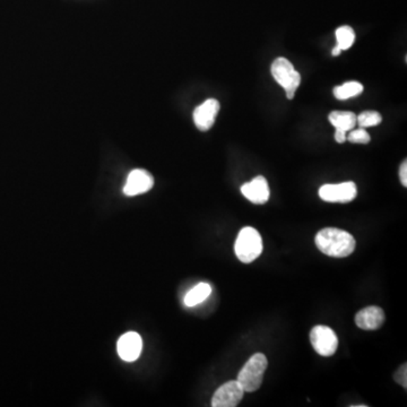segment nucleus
Wrapping results in <instances>:
<instances>
[{"label": "nucleus", "mask_w": 407, "mask_h": 407, "mask_svg": "<svg viewBox=\"0 0 407 407\" xmlns=\"http://www.w3.org/2000/svg\"><path fill=\"white\" fill-rule=\"evenodd\" d=\"M317 248L322 254L334 258L350 256L356 249V239L348 231L336 228H326L316 234Z\"/></svg>", "instance_id": "nucleus-1"}, {"label": "nucleus", "mask_w": 407, "mask_h": 407, "mask_svg": "<svg viewBox=\"0 0 407 407\" xmlns=\"http://www.w3.org/2000/svg\"><path fill=\"white\" fill-rule=\"evenodd\" d=\"M267 367L268 360L264 354L256 353L251 356L240 370L236 379L245 390V393H254L262 387Z\"/></svg>", "instance_id": "nucleus-2"}, {"label": "nucleus", "mask_w": 407, "mask_h": 407, "mask_svg": "<svg viewBox=\"0 0 407 407\" xmlns=\"http://www.w3.org/2000/svg\"><path fill=\"white\" fill-rule=\"evenodd\" d=\"M236 257L243 264H250L262 253V236L256 229L247 226L242 229L234 245Z\"/></svg>", "instance_id": "nucleus-3"}, {"label": "nucleus", "mask_w": 407, "mask_h": 407, "mask_svg": "<svg viewBox=\"0 0 407 407\" xmlns=\"http://www.w3.org/2000/svg\"><path fill=\"white\" fill-rule=\"evenodd\" d=\"M271 73L274 80L284 89L285 95L288 100L296 97V90L301 84V75L296 71L290 60L284 57H279L272 63Z\"/></svg>", "instance_id": "nucleus-4"}, {"label": "nucleus", "mask_w": 407, "mask_h": 407, "mask_svg": "<svg viewBox=\"0 0 407 407\" xmlns=\"http://www.w3.org/2000/svg\"><path fill=\"white\" fill-rule=\"evenodd\" d=\"M310 342L319 356L329 358L336 353L339 348V339L332 328L318 324L310 332Z\"/></svg>", "instance_id": "nucleus-5"}, {"label": "nucleus", "mask_w": 407, "mask_h": 407, "mask_svg": "<svg viewBox=\"0 0 407 407\" xmlns=\"http://www.w3.org/2000/svg\"><path fill=\"white\" fill-rule=\"evenodd\" d=\"M358 196V188L353 181L324 185L319 189V197L327 202H350Z\"/></svg>", "instance_id": "nucleus-6"}, {"label": "nucleus", "mask_w": 407, "mask_h": 407, "mask_svg": "<svg viewBox=\"0 0 407 407\" xmlns=\"http://www.w3.org/2000/svg\"><path fill=\"white\" fill-rule=\"evenodd\" d=\"M245 390L238 380L225 382L214 394L212 399L213 407H236L243 399Z\"/></svg>", "instance_id": "nucleus-7"}, {"label": "nucleus", "mask_w": 407, "mask_h": 407, "mask_svg": "<svg viewBox=\"0 0 407 407\" xmlns=\"http://www.w3.org/2000/svg\"><path fill=\"white\" fill-rule=\"evenodd\" d=\"M154 179L152 174L146 170L136 169L129 174L127 183L123 187L126 196H136L144 194L153 188Z\"/></svg>", "instance_id": "nucleus-8"}, {"label": "nucleus", "mask_w": 407, "mask_h": 407, "mask_svg": "<svg viewBox=\"0 0 407 407\" xmlns=\"http://www.w3.org/2000/svg\"><path fill=\"white\" fill-rule=\"evenodd\" d=\"M219 102L215 99H208L200 106L197 107L194 111V123L200 131H207L213 127L217 114H219Z\"/></svg>", "instance_id": "nucleus-9"}, {"label": "nucleus", "mask_w": 407, "mask_h": 407, "mask_svg": "<svg viewBox=\"0 0 407 407\" xmlns=\"http://www.w3.org/2000/svg\"><path fill=\"white\" fill-rule=\"evenodd\" d=\"M241 193L243 196L256 205H262L266 204L269 200V186L267 180L262 176L254 178L250 183H245L241 187Z\"/></svg>", "instance_id": "nucleus-10"}, {"label": "nucleus", "mask_w": 407, "mask_h": 407, "mask_svg": "<svg viewBox=\"0 0 407 407\" xmlns=\"http://www.w3.org/2000/svg\"><path fill=\"white\" fill-rule=\"evenodd\" d=\"M386 320L384 311L377 305L362 309L356 313V324L363 331H377L382 327Z\"/></svg>", "instance_id": "nucleus-11"}, {"label": "nucleus", "mask_w": 407, "mask_h": 407, "mask_svg": "<svg viewBox=\"0 0 407 407\" xmlns=\"http://www.w3.org/2000/svg\"><path fill=\"white\" fill-rule=\"evenodd\" d=\"M142 337L135 332H129L118 341V354L123 361L134 362L142 352Z\"/></svg>", "instance_id": "nucleus-12"}, {"label": "nucleus", "mask_w": 407, "mask_h": 407, "mask_svg": "<svg viewBox=\"0 0 407 407\" xmlns=\"http://www.w3.org/2000/svg\"><path fill=\"white\" fill-rule=\"evenodd\" d=\"M329 123L336 129L352 130L356 126V114L351 111H333L328 116Z\"/></svg>", "instance_id": "nucleus-13"}, {"label": "nucleus", "mask_w": 407, "mask_h": 407, "mask_svg": "<svg viewBox=\"0 0 407 407\" xmlns=\"http://www.w3.org/2000/svg\"><path fill=\"white\" fill-rule=\"evenodd\" d=\"M212 293L211 285L207 283H200L195 288H191L185 296V305L188 307H195L207 299Z\"/></svg>", "instance_id": "nucleus-14"}, {"label": "nucleus", "mask_w": 407, "mask_h": 407, "mask_svg": "<svg viewBox=\"0 0 407 407\" xmlns=\"http://www.w3.org/2000/svg\"><path fill=\"white\" fill-rule=\"evenodd\" d=\"M363 92V85L359 82H346L334 89V97L337 100H348L351 97H358Z\"/></svg>", "instance_id": "nucleus-15"}, {"label": "nucleus", "mask_w": 407, "mask_h": 407, "mask_svg": "<svg viewBox=\"0 0 407 407\" xmlns=\"http://www.w3.org/2000/svg\"><path fill=\"white\" fill-rule=\"evenodd\" d=\"M337 46L342 50H348L356 41V33L351 26H341L336 30Z\"/></svg>", "instance_id": "nucleus-16"}, {"label": "nucleus", "mask_w": 407, "mask_h": 407, "mask_svg": "<svg viewBox=\"0 0 407 407\" xmlns=\"http://www.w3.org/2000/svg\"><path fill=\"white\" fill-rule=\"evenodd\" d=\"M382 114L377 111H363L359 116H356V123H359L361 128H367L382 123Z\"/></svg>", "instance_id": "nucleus-17"}, {"label": "nucleus", "mask_w": 407, "mask_h": 407, "mask_svg": "<svg viewBox=\"0 0 407 407\" xmlns=\"http://www.w3.org/2000/svg\"><path fill=\"white\" fill-rule=\"evenodd\" d=\"M370 135L365 130V128L352 129L350 130V134L346 136V140L353 142V144H367L370 142Z\"/></svg>", "instance_id": "nucleus-18"}, {"label": "nucleus", "mask_w": 407, "mask_h": 407, "mask_svg": "<svg viewBox=\"0 0 407 407\" xmlns=\"http://www.w3.org/2000/svg\"><path fill=\"white\" fill-rule=\"evenodd\" d=\"M394 379H395L396 382H399L403 387H407V367L406 363L401 365L399 370L396 371L395 375H394Z\"/></svg>", "instance_id": "nucleus-19"}, {"label": "nucleus", "mask_w": 407, "mask_h": 407, "mask_svg": "<svg viewBox=\"0 0 407 407\" xmlns=\"http://www.w3.org/2000/svg\"><path fill=\"white\" fill-rule=\"evenodd\" d=\"M399 179H401V185L407 187V162L405 159L404 162L401 163V168H399Z\"/></svg>", "instance_id": "nucleus-20"}, {"label": "nucleus", "mask_w": 407, "mask_h": 407, "mask_svg": "<svg viewBox=\"0 0 407 407\" xmlns=\"http://www.w3.org/2000/svg\"><path fill=\"white\" fill-rule=\"evenodd\" d=\"M348 133L345 130H342V129H336L335 131V140L339 144H342L346 140V136H348Z\"/></svg>", "instance_id": "nucleus-21"}, {"label": "nucleus", "mask_w": 407, "mask_h": 407, "mask_svg": "<svg viewBox=\"0 0 407 407\" xmlns=\"http://www.w3.org/2000/svg\"><path fill=\"white\" fill-rule=\"evenodd\" d=\"M343 50L342 49L339 48V46H335V48L333 49V51H332V54H333L334 57H336V56H339V54H341V52H342Z\"/></svg>", "instance_id": "nucleus-22"}]
</instances>
